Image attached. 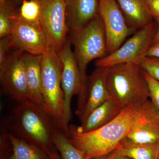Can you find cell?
<instances>
[{
    "instance_id": "cell-1",
    "label": "cell",
    "mask_w": 159,
    "mask_h": 159,
    "mask_svg": "<svg viewBox=\"0 0 159 159\" xmlns=\"http://www.w3.org/2000/svg\"><path fill=\"white\" fill-rule=\"evenodd\" d=\"M16 102L3 128L15 136L36 145L47 153L54 147L52 135L59 126L41 107L29 99Z\"/></svg>"
},
{
    "instance_id": "cell-2",
    "label": "cell",
    "mask_w": 159,
    "mask_h": 159,
    "mask_svg": "<svg viewBox=\"0 0 159 159\" xmlns=\"http://www.w3.org/2000/svg\"><path fill=\"white\" fill-rule=\"evenodd\" d=\"M136 108L130 106L122 110L111 122L89 132L80 133L75 125L70 124L68 136L71 143L84 152L86 159L108 155L128 135Z\"/></svg>"
},
{
    "instance_id": "cell-3",
    "label": "cell",
    "mask_w": 159,
    "mask_h": 159,
    "mask_svg": "<svg viewBox=\"0 0 159 159\" xmlns=\"http://www.w3.org/2000/svg\"><path fill=\"white\" fill-rule=\"evenodd\" d=\"M109 94L121 110L142 105L149 98L148 86L140 65L122 63L106 67Z\"/></svg>"
},
{
    "instance_id": "cell-4",
    "label": "cell",
    "mask_w": 159,
    "mask_h": 159,
    "mask_svg": "<svg viewBox=\"0 0 159 159\" xmlns=\"http://www.w3.org/2000/svg\"><path fill=\"white\" fill-rule=\"evenodd\" d=\"M71 44L74 46L81 80V89L77 99L75 112L82 110L87 97L89 76L87 69L93 60L100 59L108 55L103 22L99 14L82 29L70 32Z\"/></svg>"
},
{
    "instance_id": "cell-5",
    "label": "cell",
    "mask_w": 159,
    "mask_h": 159,
    "mask_svg": "<svg viewBox=\"0 0 159 159\" xmlns=\"http://www.w3.org/2000/svg\"><path fill=\"white\" fill-rule=\"evenodd\" d=\"M62 65L53 49L42 55L41 62L42 108L67 135L68 129L65 122V97L61 85Z\"/></svg>"
},
{
    "instance_id": "cell-6",
    "label": "cell",
    "mask_w": 159,
    "mask_h": 159,
    "mask_svg": "<svg viewBox=\"0 0 159 159\" xmlns=\"http://www.w3.org/2000/svg\"><path fill=\"white\" fill-rule=\"evenodd\" d=\"M157 29V24L154 22L147 27L139 29L116 51L97 60L96 66L107 67L122 63L140 65L142 61L147 57L148 50L153 44Z\"/></svg>"
},
{
    "instance_id": "cell-7",
    "label": "cell",
    "mask_w": 159,
    "mask_h": 159,
    "mask_svg": "<svg viewBox=\"0 0 159 159\" xmlns=\"http://www.w3.org/2000/svg\"><path fill=\"white\" fill-rule=\"evenodd\" d=\"M38 1L41 25L51 48L58 54L66 42L70 32L66 18L65 0Z\"/></svg>"
},
{
    "instance_id": "cell-8",
    "label": "cell",
    "mask_w": 159,
    "mask_h": 159,
    "mask_svg": "<svg viewBox=\"0 0 159 159\" xmlns=\"http://www.w3.org/2000/svg\"><path fill=\"white\" fill-rule=\"evenodd\" d=\"M99 14L103 22L110 54L119 48L136 30L129 25L116 0H99Z\"/></svg>"
},
{
    "instance_id": "cell-9",
    "label": "cell",
    "mask_w": 159,
    "mask_h": 159,
    "mask_svg": "<svg viewBox=\"0 0 159 159\" xmlns=\"http://www.w3.org/2000/svg\"><path fill=\"white\" fill-rule=\"evenodd\" d=\"M10 34L15 48L25 53L42 55L53 49L42 26L27 22L19 16L18 12Z\"/></svg>"
},
{
    "instance_id": "cell-10",
    "label": "cell",
    "mask_w": 159,
    "mask_h": 159,
    "mask_svg": "<svg viewBox=\"0 0 159 159\" xmlns=\"http://www.w3.org/2000/svg\"><path fill=\"white\" fill-rule=\"evenodd\" d=\"M71 45L70 39L68 38L58 54L62 65L61 85L65 97V122L68 131L72 117L71 100L74 95L79 96L81 89L80 71Z\"/></svg>"
},
{
    "instance_id": "cell-11",
    "label": "cell",
    "mask_w": 159,
    "mask_h": 159,
    "mask_svg": "<svg viewBox=\"0 0 159 159\" xmlns=\"http://www.w3.org/2000/svg\"><path fill=\"white\" fill-rule=\"evenodd\" d=\"M126 138L139 144L159 142V111L150 100L136 108Z\"/></svg>"
},
{
    "instance_id": "cell-12",
    "label": "cell",
    "mask_w": 159,
    "mask_h": 159,
    "mask_svg": "<svg viewBox=\"0 0 159 159\" xmlns=\"http://www.w3.org/2000/svg\"><path fill=\"white\" fill-rule=\"evenodd\" d=\"M24 52L16 49L7 62L0 68V80L4 93L15 102L28 99Z\"/></svg>"
},
{
    "instance_id": "cell-13",
    "label": "cell",
    "mask_w": 159,
    "mask_h": 159,
    "mask_svg": "<svg viewBox=\"0 0 159 159\" xmlns=\"http://www.w3.org/2000/svg\"><path fill=\"white\" fill-rule=\"evenodd\" d=\"M110 98L106 80V67H97L89 76L85 105L82 110L76 113L79 121L82 122L94 109Z\"/></svg>"
},
{
    "instance_id": "cell-14",
    "label": "cell",
    "mask_w": 159,
    "mask_h": 159,
    "mask_svg": "<svg viewBox=\"0 0 159 159\" xmlns=\"http://www.w3.org/2000/svg\"><path fill=\"white\" fill-rule=\"evenodd\" d=\"M99 0H65L70 32L82 29L99 15Z\"/></svg>"
},
{
    "instance_id": "cell-15",
    "label": "cell",
    "mask_w": 159,
    "mask_h": 159,
    "mask_svg": "<svg viewBox=\"0 0 159 159\" xmlns=\"http://www.w3.org/2000/svg\"><path fill=\"white\" fill-rule=\"evenodd\" d=\"M42 55H34L24 52L23 61L25 73L28 99L43 107L41 62Z\"/></svg>"
},
{
    "instance_id": "cell-16",
    "label": "cell",
    "mask_w": 159,
    "mask_h": 159,
    "mask_svg": "<svg viewBox=\"0 0 159 159\" xmlns=\"http://www.w3.org/2000/svg\"><path fill=\"white\" fill-rule=\"evenodd\" d=\"M121 111L115 101L110 98L94 109L81 122V125H75V128L81 133L96 130L113 120Z\"/></svg>"
},
{
    "instance_id": "cell-17",
    "label": "cell",
    "mask_w": 159,
    "mask_h": 159,
    "mask_svg": "<svg viewBox=\"0 0 159 159\" xmlns=\"http://www.w3.org/2000/svg\"><path fill=\"white\" fill-rule=\"evenodd\" d=\"M129 25L140 29L153 23L146 0H116Z\"/></svg>"
},
{
    "instance_id": "cell-18",
    "label": "cell",
    "mask_w": 159,
    "mask_h": 159,
    "mask_svg": "<svg viewBox=\"0 0 159 159\" xmlns=\"http://www.w3.org/2000/svg\"><path fill=\"white\" fill-rule=\"evenodd\" d=\"M120 153L131 159H158L159 142L139 144L127 138L123 139L117 148Z\"/></svg>"
},
{
    "instance_id": "cell-19",
    "label": "cell",
    "mask_w": 159,
    "mask_h": 159,
    "mask_svg": "<svg viewBox=\"0 0 159 159\" xmlns=\"http://www.w3.org/2000/svg\"><path fill=\"white\" fill-rule=\"evenodd\" d=\"M8 133V132H7ZM11 152L7 159H50L48 154L36 145L8 133Z\"/></svg>"
},
{
    "instance_id": "cell-20",
    "label": "cell",
    "mask_w": 159,
    "mask_h": 159,
    "mask_svg": "<svg viewBox=\"0 0 159 159\" xmlns=\"http://www.w3.org/2000/svg\"><path fill=\"white\" fill-rule=\"evenodd\" d=\"M52 142L61 159H86L82 151L71 143L67 135L59 127L53 132Z\"/></svg>"
},
{
    "instance_id": "cell-21",
    "label": "cell",
    "mask_w": 159,
    "mask_h": 159,
    "mask_svg": "<svg viewBox=\"0 0 159 159\" xmlns=\"http://www.w3.org/2000/svg\"><path fill=\"white\" fill-rule=\"evenodd\" d=\"M21 0H6L0 4V38L11 34L12 23Z\"/></svg>"
},
{
    "instance_id": "cell-22",
    "label": "cell",
    "mask_w": 159,
    "mask_h": 159,
    "mask_svg": "<svg viewBox=\"0 0 159 159\" xmlns=\"http://www.w3.org/2000/svg\"><path fill=\"white\" fill-rule=\"evenodd\" d=\"M40 11V5L37 0H23L18 14L27 22L41 25Z\"/></svg>"
},
{
    "instance_id": "cell-23",
    "label": "cell",
    "mask_w": 159,
    "mask_h": 159,
    "mask_svg": "<svg viewBox=\"0 0 159 159\" xmlns=\"http://www.w3.org/2000/svg\"><path fill=\"white\" fill-rule=\"evenodd\" d=\"M14 48L11 34L1 38L0 39V68L2 67L9 60Z\"/></svg>"
},
{
    "instance_id": "cell-24",
    "label": "cell",
    "mask_w": 159,
    "mask_h": 159,
    "mask_svg": "<svg viewBox=\"0 0 159 159\" xmlns=\"http://www.w3.org/2000/svg\"><path fill=\"white\" fill-rule=\"evenodd\" d=\"M143 70L159 81V58L147 57L140 63Z\"/></svg>"
},
{
    "instance_id": "cell-25",
    "label": "cell",
    "mask_w": 159,
    "mask_h": 159,
    "mask_svg": "<svg viewBox=\"0 0 159 159\" xmlns=\"http://www.w3.org/2000/svg\"><path fill=\"white\" fill-rule=\"evenodd\" d=\"M144 75L149 90L151 101L159 111V81L151 77L144 71Z\"/></svg>"
},
{
    "instance_id": "cell-26",
    "label": "cell",
    "mask_w": 159,
    "mask_h": 159,
    "mask_svg": "<svg viewBox=\"0 0 159 159\" xmlns=\"http://www.w3.org/2000/svg\"><path fill=\"white\" fill-rule=\"evenodd\" d=\"M151 14L156 21H159V0H146Z\"/></svg>"
},
{
    "instance_id": "cell-27",
    "label": "cell",
    "mask_w": 159,
    "mask_h": 159,
    "mask_svg": "<svg viewBox=\"0 0 159 159\" xmlns=\"http://www.w3.org/2000/svg\"><path fill=\"white\" fill-rule=\"evenodd\" d=\"M147 57L159 58V42L152 44L148 50Z\"/></svg>"
},
{
    "instance_id": "cell-28",
    "label": "cell",
    "mask_w": 159,
    "mask_h": 159,
    "mask_svg": "<svg viewBox=\"0 0 159 159\" xmlns=\"http://www.w3.org/2000/svg\"><path fill=\"white\" fill-rule=\"evenodd\" d=\"M108 159H131L128 157L123 155L118 151L117 149L114 150L109 155Z\"/></svg>"
},
{
    "instance_id": "cell-29",
    "label": "cell",
    "mask_w": 159,
    "mask_h": 159,
    "mask_svg": "<svg viewBox=\"0 0 159 159\" xmlns=\"http://www.w3.org/2000/svg\"><path fill=\"white\" fill-rule=\"evenodd\" d=\"M47 154L50 159H61L59 153L54 147L50 149Z\"/></svg>"
},
{
    "instance_id": "cell-30",
    "label": "cell",
    "mask_w": 159,
    "mask_h": 159,
    "mask_svg": "<svg viewBox=\"0 0 159 159\" xmlns=\"http://www.w3.org/2000/svg\"><path fill=\"white\" fill-rule=\"evenodd\" d=\"M157 29L156 33L153 38V43L159 42V21L157 22Z\"/></svg>"
},
{
    "instance_id": "cell-31",
    "label": "cell",
    "mask_w": 159,
    "mask_h": 159,
    "mask_svg": "<svg viewBox=\"0 0 159 159\" xmlns=\"http://www.w3.org/2000/svg\"><path fill=\"white\" fill-rule=\"evenodd\" d=\"M109 154L108 155H107L98 157L94 158L92 159H108L109 155Z\"/></svg>"
},
{
    "instance_id": "cell-32",
    "label": "cell",
    "mask_w": 159,
    "mask_h": 159,
    "mask_svg": "<svg viewBox=\"0 0 159 159\" xmlns=\"http://www.w3.org/2000/svg\"><path fill=\"white\" fill-rule=\"evenodd\" d=\"M6 1V0H0V4H2L5 2V1Z\"/></svg>"
},
{
    "instance_id": "cell-33",
    "label": "cell",
    "mask_w": 159,
    "mask_h": 159,
    "mask_svg": "<svg viewBox=\"0 0 159 159\" xmlns=\"http://www.w3.org/2000/svg\"><path fill=\"white\" fill-rule=\"evenodd\" d=\"M38 1H39V0H38Z\"/></svg>"
},
{
    "instance_id": "cell-34",
    "label": "cell",
    "mask_w": 159,
    "mask_h": 159,
    "mask_svg": "<svg viewBox=\"0 0 159 159\" xmlns=\"http://www.w3.org/2000/svg\"></svg>"
}]
</instances>
